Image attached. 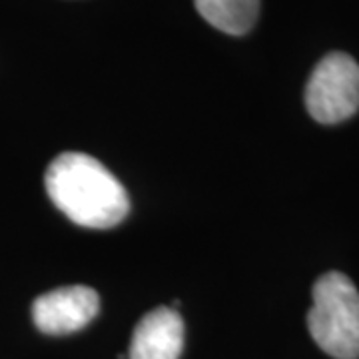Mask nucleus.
Masks as SVG:
<instances>
[{"instance_id":"obj_6","label":"nucleus","mask_w":359,"mask_h":359,"mask_svg":"<svg viewBox=\"0 0 359 359\" xmlns=\"http://www.w3.org/2000/svg\"><path fill=\"white\" fill-rule=\"evenodd\" d=\"M205 22L231 36L252 30L259 14V0H194Z\"/></svg>"},{"instance_id":"obj_1","label":"nucleus","mask_w":359,"mask_h":359,"mask_svg":"<svg viewBox=\"0 0 359 359\" xmlns=\"http://www.w3.org/2000/svg\"><path fill=\"white\" fill-rule=\"evenodd\" d=\"M44 184L54 205L82 228L106 230L128 216L130 200L124 186L88 154L65 152L54 158Z\"/></svg>"},{"instance_id":"obj_5","label":"nucleus","mask_w":359,"mask_h":359,"mask_svg":"<svg viewBox=\"0 0 359 359\" xmlns=\"http://www.w3.org/2000/svg\"><path fill=\"white\" fill-rule=\"evenodd\" d=\"M184 349V321L172 308H156L136 325L130 359H180Z\"/></svg>"},{"instance_id":"obj_4","label":"nucleus","mask_w":359,"mask_h":359,"mask_svg":"<svg viewBox=\"0 0 359 359\" xmlns=\"http://www.w3.org/2000/svg\"><path fill=\"white\" fill-rule=\"evenodd\" d=\"M100 311V297L88 285H68L40 295L32 304V320L42 334L80 332Z\"/></svg>"},{"instance_id":"obj_2","label":"nucleus","mask_w":359,"mask_h":359,"mask_svg":"<svg viewBox=\"0 0 359 359\" xmlns=\"http://www.w3.org/2000/svg\"><path fill=\"white\" fill-rule=\"evenodd\" d=\"M308 327L327 355L359 359V292L346 273L327 271L316 282Z\"/></svg>"},{"instance_id":"obj_3","label":"nucleus","mask_w":359,"mask_h":359,"mask_svg":"<svg viewBox=\"0 0 359 359\" xmlns=\"http://www.w3.org/2000/svg\"><path fill=\"white\" fill-rule=\"evenodd\" d=\"M306 108L320 124H337L359 110V65L332 52L313 68L306 86Z\"/></svg>"}]
</instances>
